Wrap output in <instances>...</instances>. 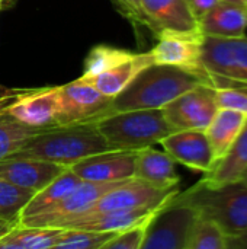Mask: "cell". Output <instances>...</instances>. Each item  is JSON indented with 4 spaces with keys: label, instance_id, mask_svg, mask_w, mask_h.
Instances as JSON below:
<instances>
[{
    "label": "cell",
    "instance_id": "6da1fadb",
    "mask_svg": "<svg viewBox=\"0 0 247 249\" xmlns=\"http://www.w3.org/2000/svg\"><path fill=\"white\" fill-rule=\"evenodd\" d=\"M202 83L213 85L210 79L197 73L175 66L151 64L141 70L130 85L111 101L105 115L131 109L163 108L175 98Z\"/></svg>",
    "mask_w": 247,
    "mask_h": 249
},
{
    "label": "cell",
    "instance_id": "7a4b0ae2",
    "mask_svg": "<svg viewBox=\"0 0 247 249\" xmlns=\"http://www.w3.org/2000/svg\"><path fill=\"white\" fill-rule=\"evenodd\" d=\"M111 150L115 149L95 123H80L41 128L12 156L33 158L70 168L89 156Z\"/></svg>",
    "mask_w": 247,
    "mask_h": 249
},
{
    "label": "cell",
    "instance_id": "3957f363",
    "mask_svg": "<svg viewBox=\"0 0 247 249\" xmlns=\"http://www.w3.org/2000/svg\"><path fill=\"white\" fill-rule=\"evenodd\" d=\"M99 133L115 150L138 152L160 143L175 130L163 109H131L105 115L93 121Z\"/></svg>",
    "mask_w": 247,
    "mask_h": 249
},
{
    "label": "cell",
    "instance_id": "277c9868",
    "mask_svg": "<svg viewBox=\"0 0 247 249\" xmlns=\"http://www.w3.org/2000/svg\"><path fill=\"white\" fill-rule=\"evenodd\" d=\"M176 198L194 206L201 216L217 222L227 236L247 229V185L242 181L220 187L197 182L188 191H179Z\"/></svg>",
    "mask_w": 247,
    "mask_h": 249
},
{
    "label": "cell",
    "instance_id": "5b68a950",
    "mask_svg": "<svg viewBox=\"0 0 247 249\" xmlns=\"http://www.w3.org/2000/svg\"><path fill=\"white\" fill-rule=\"evenodd\" d=\"M201 63L213 86L247 88V36L204 35Z\"/></svg>",
    "mask_w": 247,
    "mask_h": 249
},
{
    "label": "cell",
    "instance_id": "8992f818",
    "mask_svg": "<svg viewBox=\"0 0 247 249\" xmlns=\"http://www.w3.org/2000/svg\"><path fill=\"white\" fill-rule=\"evenodd\" d=\"M199 212L176 198L160 207L148 223L141 249H186Z\"/></svg>",
    "mask_w": 247,
    "mask_h": 249
},
{
    "label": "cell",
    "instance_id": "52a82bcc",
    "mask_svg": "<svg viewBox=\"0 0 247 249\" xmlns=\"http://www.w3.org/2000/svg\"><path fill=\"white\" fill-rule=\"evenodd\" d=\"M111 101L112 98L105 96L80 79L58 86L55 125L93 123L106 114Z\"/></svg>",
    "mask_w": 247,
    "mask_h": 249
},
{
    "label": "cell",
    "instance_id": "ba28073f",
    "mask_svg": "<svg viewBox=\"0 0 247 249\" xmlns=\"http://www.w3.org/2000/svg\"><path fill=\"white\" fill-rule=\"evenodd\" d=\"M125 181H114V182L83 181L63 201H60L49 210L42 212L35 216L22 217L19 223L25 226H35V228L61 229L63 225L83 216L103 194H106L108 191L114 190L115 187L121 185Z\"/></svg>",
    "mask_w": 247,
    "mask_h": 249
},
{
    "label": "cell",
    "instance_id": "9c48e42d",
    "mask_svg": "<svg viewBox=\"0 0 247 249\" xmlns=\"http://www.w3.org/2000/svg\"><path fill=\"white\" fill-rule=\"evenodd\" d=\"M170 127L178 130H205L218 111L215 86L202 83L175 98L163 108Z\"/></svg>",
    "mask_w": 247,
    "mask_h": 249
},
{
    "label": "cell",
    "instance_id": "30bf717a",
    "mask_svg": "<svg viewBox=\"0 0 247 249\" xmlns=\"http://www.w3.org/2000/svg\"><path fill=\"white\" fill-rule=\"evenodd\" d=\"M157 38V44L148 51L154 64L175 66L210 79L201 63L204 34L199 29L188 32L169 31Z\"/></svg>",
    "mask_w": 247,
    "mask_h": 249
},
{
    "label": "cell",
    "instance_id": "8fae6325",
    "mask_svg": "<svg viewBox=\"0 0 247 249\" xmlns=\"http://www.w3.org/2000/svg\"><path fill=\"white\" fill-rule=\"evenodd\" d=\"M178 193H179L178 187L176 188H157L140 179L131 178L122 182L121 185L115 187L114 190L108 191L106 194H103L83 216H90V214H98V213L112 212V210L156 207V206L166 204Z\"/></svg>",
    "mask_w": 247,
    "mask_h": 249
},
{
    "label": "cell",
    "instance_id": "7c38bea8",
    "mask_svg": "<svg viewBox=\"0 0 247 249\" xmlns=\"http://www.w3.org/2000/svg\"><path fill=\"white\" fill-rule=\"evenodd\" d=\"M58 86L22 90L19 95L7 98L4 109L19 123L31 128H48L55 125Z\"/></svg>",
    "mask_w": 247,
    "mask_h": 249
},
{
    "label": "cell",
    "instance_id": "4fadbf2b",
    "mask_svg": "<svg viewBox=\"0 0 247 249\" xmlns=\"http://www.w3.org/2000/svg\"><path fill=\"white\" fill-rule=\"evenodd\" d=\"M160 144L176 162L195 172H208L214 165V153L205 130H178L167 134Z\"/></svg>",
    "mask_w": 247,
    "mask_h": 249
},
{
    "label": "cell",
    "instance_id": "5bb4252c",
    "mask_svg": "<svg viewBox=\"0 0 247 249\" xmlns=\"http://www.w3.org/2000/svg\"><path fill=\"white\" fill-rule=\"evenodd\" d=\"M135 155L132 150H111L89 156L70 169L83 181L114 182L134 178Z\"/></svg>",
    "mask_w": 247,
    "mask_h": 249
},
{
    "label": "cell",
    "instance_id": "9a60e30c",
    "mask_svg": "<svg viewBox=\"0 0 247 249\" xmlns=\"http://www.w3.org/2000/svg\"><path fill=\"white\" fill-rule=\"evenodd\" d=\"M66 169L67 168L63 165L33 158L10 156L0 160L1 179L20 188L31 190L33 193H38L45 188Z\"/></svg>",
    "mask_w": 247,
    "mask_h": 249
},
{
    "label": "cell",
    "instance_id": "2e32d148",
    "mask_svg": "<svg viewBox=\"0 0 247 249\" xmlns=\"http://www.w3.org/2000/svg\"><path fill=\"white\" fill-rule=\"evenodd\" d=\"M147 28L159 36L163 32H188L198 28L186 0H140Z\"/></svg>",
    "mask_w": 247,
    "mask_h": 249
},
{
    "label": "cell",
    "instance_id": "e0dca14e",
    "mask_svg": "<svg viewBox=\"0 0 247 249\" xmlns=\"http://www.w3.org/2000/svg\"><path fill=\"white\" fill-rule=\"evenodd\" d=\"M134 178L157 188H176L181 182L176 172V160L169 153L153 147L137 152Z\"/></svg>",
    "mask_w": 247,
    "mask_h": 249
},
{
    "label": "cell",
    "instance_id": "ac0fdd59",
    "mask_svg": "<svg viewBox=\"0 0 247 249\" xmlns=\"http://www.w3.org/2000/svg\"><path fill=\"white\" fill-rule=\"evenodd\" d=\"M162 206L156 207H140V209H127V210H112L98 214L83 216L67 222L61 229H84L95 232H122L131 226H135L148 217H151Z\"/></svg>",
    "mask_w": 247,
    "mask_h": 249
},
{
    "label": "cell",
    "instance_id": "d6986e66",
    "mask_svg": "<svg viewBox=\"0 0 247 249\" xmlns=\"http://www.w3.org/2000/svg\"><path fill=\"white\" fill-rule=\"evenodd\" d=\"M198 28L207 36H243L247 31V7L218 1L198 20Z\"/></svg>",
    "mask_w": 247,
    "mask_h": 249
},
{
    "label": "cell",
    "instance_id": "ffe728a7",
    "mask_svg": "<svg viewBox=\"0 0 247 249\" xmlns=\"http://www.w3.org/2000/svg\"><path fill=\"white\" fill-rule=\"evenodd\" d=\"M154 64L150 53H137L132 58L115 66L111 70H106L100 74L90 76V77H79L82 82H86L87 85L98 89L100 93H103L108 98H115L118 93H121L130 82L146 67Z\"/></svg>",
    "mask_w": 247,
    "mask_h": 249
},
{
    "label": "cell",
    "instance_id": "44dd1931",
    "mask_svg": "<svg viewBox=\"0 0 247 249\" xmlns=\"http://www.w3.org/2000/svg\"><path fill=\"white\" fill-rule=\"evenodd\" d=\"M247 169V121L240 134L227 150V153L218 159L213 168L204 174L198 182L207 187H220L240 179Z\"/></svg>",
    "mask_w": 247,
    "mask_h": 249
},
{
    "label": "cell",
    "instance_id": "7402d4cb",
    "mask_svg": "<svg viewBox=\"0 0 247 249\" xmlns=\"http://www.w3.org/2000/svg\"><path fill=\"white\" fill-rule=\"evenodd\" d=\"M246 121L247 115L243 112L229 108H218L210 125L205 128V134L214 153V163L227 153Z\"/></svg>",
    "mask_w": 247,
    "mask_h": 249
},
{
    "label": "cell",
    "instance_id": "603a6c76",
    "mask_svg": "<svg viewBox=\"0 0 247 249\" xmlns=\"http://www.w3.org/2000/svg\"><path fill=\"white\" fill-rule=\"evenodd\" d=\"M82 182H83V179L79 178L70 168H67L52 182H49L45 188H42L41 191L33 194V197L29 200V203L25 206V209L22 212V217L35 216V214L49 210L51 207H54L55 204L63 201Z\"/></svg>",
    "mask_w": 247,
    "mask_h": 249
},
{
    "label": "cell",
    "instance_id": "cb8c5ba5",
    "mask_svg": "<svg viewBox=\"0 0 247 249\" xmlns=\"http://www.w3.org/2000/svg\"><path fill=\"white\" fill-rule=\"evenodd\" d=\"M61 229L35 228L17 223L0 238V249H51Z\"/></svg>",
    "mask_w": 247,
    "mask_h": 249
},
{
    "label": "cell",
    "instance_id": "d4e9b609",
    "mask_svg": "<svg viewBox=\"0 0 247 249\" xmlns=\"http://www.w3.org/2000/svg\"><path fill=\"white\" fill-rule=\"evenodd\" d=\"M6 101L7 98H3V104H0V160L16 153L38 131L12 117L4 109Z\"/></svg>",
    "mask_w": 247,
    "mask_h": 249
},
{
    "label": "cell",
    "instance_id": "484cf974",
    "mask_svg": "<svg viewBox=\"0 0 247 249\" xmlns=\"http://www.w3.org/2000/svg\"><path fill=\"white\" fill-rule=\"evenodd\" d=\"M137 53H131L124 48L100 44L90 50L87 57L84 58L83 74L80 77H90L100 74L106 70L114 69L115 66L132 58Z\"/></svg>",
    "mask_w": 247,
    "mask_h": 249
},
{
    "label": "cell",
    "instance_id": "4316f807",
    "mask_svg": "<svg viewBox=\"0 0 247 249\" xmlns=\"http://www.w3.org/2000/svg\"><path fill=\"white\" fill-rule=\"evenodd\" d=\"M227 238L217 222L199 214L191 231L186 249H227Z\"/></svg>",
    "mask_w": 247,
    "mask_h": 249
},
{
    "label": "cell",
    "instance_id": "83f0119b",
    "mask_svg": "<svg viewBox=\"0 0 247 249\" xmlns=\"http://www.w3.org/2000/svg\"><path fill=\"white\" fill-rule=\"evenodd\" d=\"M116 232H95L84 229H61L52 248L100 249L111 241Z\"/></svg>",
    "mask_w": 247,
    "mask_h": 249
},
{
    "label": "cell",
    "instance_id": "f1b7e54d",
    "mask_svg": "<svg viewBox=\"0 0 247 249\" xmlns=\"http://www.w3.org/2000/svg\"><path fill=\"white\" fill-rule=\"evenodd\" d=\"M33 194L31 190L20 188L0 178V219L19 223L22 212Z\"/></svg>",
    "mask_w": 247,
    "mask_h": 249
},
{
    "label": "cell",
    "instance_id": "f546056e",
    "mask_svg": "<svg viewBox=\"0 0 247 249\" xmlns=\"http://www.w3.org/2000/svg\"><path fill=\"white\" fill-rule=\"evenodd\" d=\"M153 216L135 226H131L122 232H118L111 241L105 244L103 249H141L146 233H147L148 223L153 219Z\"/></svg>",
    "mask_w": 247,
    "mask_h": 249
},
{
    "label": "cell",
    "instance_id": "4dcf8cb0",
    "mask_svg": "<svg viewBox=\"0 0 247 249\" xmlns=\"http://www.w3.org/2000/svg\"><path fill=\"white\" fill-rule=\"evenodd\" d=\"M218 108H229L247 115V88L218 86L215 88Z\"/></svg>",
    "mask_w": 247,
    "mask_h": 249
},
{
    "label": "cell",
    "instance_id": "1f68e13d",
    "mask_svg": "<svg viewBox=\"0 0 247 249\" xmlns=\"http://www.w3.org/2000/svg\"><path fill=\"white\" fill-rule=\"evenodd\" d=\"M116 4L119 6L121 12L132 22L137 25L147 26V19L143 13V9L140 6V0H115Z\"/></svg>",
    "mask_w": 247,
    "mask_h": 249
},
{
    "label": "cell",
    "instance_id": "d6a6232c",
    "mask_svg": "<svg viewBox=\"0 0 247 249\" xmlns=\"http://www.w3.org/2000/svg\"><path fill=\"white\" fill-rule=\"evenodd\" d=\"M217 3H218V0H186V4L189 6L191 12L197 20H199Z\"/></svg>",
    "mask_w": 247,
    "mask_h": 249
},
{
    "label": "cell",
    "instance_id": "836d02e7",
    "mask_svg": "<svg viewBox=\"0 0 247 249\" xmlns=\"http://www.w3.org/2000/svg\"><path fill=\"white\" fill-rule=\"evenodd\" d=\"M227 249H247V229L229 236Z\"/></svg>",
    "mask_w": 247,
    "mask_h": 249
},
{
    "label": "cell",
    "instance_id": "e575fe53",
    "mask_svg": "<svg viewBox=\"0 0 247 249\" xmlns=\"http://www.w3.org/2000/svg\"><path fill=\"white\" fill-rule=\"evenodd\" d=\"M17 223H13V222H7V220H3L0 219V238H3L7 232H10Z\"/></svg>",
    "mask_w": 247,
    "mask_h": 249
},
{
    "label": "cell",
    "instance_id": "d590c367",
    "mask_svg": "<svg viewBox=\"0 0 247 249\" xmlns=\"http://www.w3.org/2000/svg\"><path fill=\"white\" fill-rule=\"evenodd\" d=\"M218 1L233 3V4H239V6H245V7H247V0H218Z\"/></svg>",
    "mask_w": 247,
    "mask_h": 249
},
{
    "label": "cell",
    "instance_id": "8d00e7d4",
    "mask_svg": "<svg viewBox=\"0 0 247 249\" xmlns=\"http://www.w3.org/2000/svg\"><path fill=\"white\" fill-rule=\"evenodd\" d=\"M239 181H242V182H243L245 185H247V169L245 171V172H243V175L240 177V179H239Z\"/></svg>",
    "mask_w": 247,
    "mask_h": 249
},
{
    "label": "cell",
    "instance_id": "74e56055",
    "mask_svg": "<svg viewBox=\"0 0 247 249\" xmlns=\"http://www.w3.org/2000/svg\"><path fill=\"white\" fill-rule=\"evenodd\" d=\"M4 7V1L3 0H0V12H1V9Z\"/></svg>",
    "mask_w": 247,
    "mask_h": 249
}]
</instances>
